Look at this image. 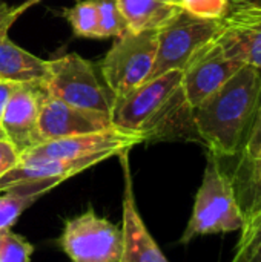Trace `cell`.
<instances>
[{
	"label": "cell",
	"mask_w": 261,
	"mask_h": 262,
	"mask_svg": "<svg viewBox=\"0 0 261 262\" xmlns=\"http://www.w3.org/2000/svg\"><path fill=\"white\" fill-rule=\"evenodd\" d=\"M132 34L160 31L180 12L178 0H115Z\"/></svg>",
	"instance_id": "cell-16"
},
{
	"label": "cell",
	"mask_w": 261,
	"mask_h": 262,
	"mask_svg": "<svg viewBox=\"0 0 261 262\" xmlns=\"http://www.w3.org/2000/svg\"><path fill=\"white\" fill-rule=\"evenodd\" d=\"M238 154V166L231 175L238 206L246 218L261 209V100Z\"/></svg>",
	"instance_id": "cell-14"
},
{
	"label": "cell",
	"mask_w": 261,
	"mask_h": 262,
	"mask_svg": "<svg viewBox=\"0 0 261 262\" xmlns=\"http://www.w3.org/2000/svg\"><path fill=\"white\" fill-rule=\"evenodd\" d=\"M145 138L138 134L123 132L115 127L94 132L74 135L66 138H58L52 141H45L20 154V163L28 161H42V160H68V158H82L94 155L98 152H126L134 146L143 143Z\"/></svg>",
	"instance_id": "cell-8"
},
{
	"label": "cell",
	"mask_w": 261,
	"mask_h": 262,
	"mask_svg": "<svg viewBox=\"0 0 261 262\" xmlns=\"http://www.w3.org/2000/svg\"><path fill=\"white\" fill-rule=\"evenodd\" d=\"M231 8L238 6H261V0H229Z\"/></svg>",
	"instance_id": "cell-27"
},
{
	"label": "cell",
	"mask_w": 261,
	"mask_h": 262,
	"mask_svg": "<svg viewBox=\"0 0 261 262\" xmlns=\"http://www.w3.org/2000/svg\"><path fill=\"white\" fill-rule=\"evenodd\" d=\"M31 5L26 2L20 6H8L5 3H0V41L5 40L8 37V31L9 28L14 25V21L18 18V15L26 11Z\"/></svg>",
	"instance_id": "cell-24"
},
{
	"label": "cell",
	"mask_w": 261,
	"mask_h": 262,
	"mask_svg": "<svg viewBox=\"0 0 261 262\" xmlns=\"http://www.w3.org/2000/svg\"><path fill=\"white\" fill-rule=\"evenodd\" d=\"M38 2H42V0H28V3L32 6V5H35V3H38Z\"/></svg>",
	"instance_id": "cell-28"
},
{
	"label": "cell",
	"mask_w": 261,
	"mask_h": 262,
	"mask_svg": "<svg viewBox=\"0 0 261 262\" xmlns=\"http://www.w3.org/2000/svg\"><path fill=\"white\" fill-rule=\"evenodd\" d=\"M22 83H15V81H9L5 78H0V120L3 117V112L6 109V104L9 103L12 94L17 91V88Z\"/></svg>",
	"instance_id": "cell-26"
},
{
	"label": "cell",
	"mask_w": 261,
	"mask_h": 262,
	"mask_svg": "<svg viewBox=\"0 0 261 262\" xmlns=\"http://www.w3.org/2000/svg\"><path fill=\"white\" fill-rule=\"evenodd\" d=\"M260 100L261 71L245 64L194 107L198 137L212 155L228 158L240 152Z\"/></svg>",
	"instance_id": "cell-1"
},
{
	"label": "cell",
	"mask_w": 261,
	"mask_h": 262,
	"mask_svg": "<svg viewBox=\"0 0 261 262\" xmlns=\"http://www.w3.org/2000/svg\"><path fill=\"white\" fill-rule=\"evenodd\" d=\"M182 11L205 20H222L231 9L229 0H178Z\"/></svg>",
	"instance_id": "cell-23"
},
{
	"label": "cell",
	"mask_w": 261,
	"mask_h": 262,
	"mask_svg": "<svg viewBox=\"0 0 261 262\" xmlns=\"http://www.w3.org/2000/svg\"><path fill=\"white\" fill-rule=\"evenodd\" d=\"M245 221L235 196L232 175L223 169L220 158L209 152L192 215L180 243L186 244L203 235L237 232L245 226Z\"/></svg>",
	"instance_id": "cell-3"
},
{
	"label": "cell",
	"mask_w": 261,
	"mask_h": 262,
	"mask_svg": "<svg viewBox=\"0 0 261 262\" xmlns=\"http://www.w3.org/2000/svg\"><path fill=\"white\" fill-rule=\"evenodd\" d=\"M120 154L108 150L98 152L94 155L82 157V158H68V160H42V161H28L18 163L14 169L5 173L0 178V192L6 187L25 183V181H40V180H52L58 184L65 180L111 158L118 157Z\"/></svg>",
	"instance_id": "cell-15"
},
{
	"label": "cell",
	"mask_w": 261,
	"mask_h": 262,
	"mask_svg": "<svg viewBox=\"0 0 261 262\" xmlns=\"http://www.w3.org/2000/svg\"><path fill=\"white\" fill-rule=\"evenodd\" d=\"M34 247L11 229L0 230V262H31Z\"/></svg>",
	"instance_id": "cell-22"
},
{
	"label": "cell",
	"mask_w": 261,
	"mask_h": 262,
	"mask_svg": "<svg viewBox=\"0 0 261 262\" xmlns=\"http://www.w3.org/2000/svg\"><path fill=\"white\" fill-rule=\"evenodd\" d=\"M0 138H5V134H3V129H2V126H0Z\"/></svg>",
	"instance_id": "cell-29"
},
{
	"label": "cell",
	"mask_w": 261,
	"mask_h": 262,
	"mask_svg": "<svg viewBox=\"0 0 261 262\" xmlns=\"http://www.w3.org/2000/svg\"><path fill=\"white\" fill-rule=\"evenodd\" d=\"M63 17L68 20L75 35L98 38V12L95 0H83L63 9Z\"/></svg>",
	"instance_id": "cell-19"
},
{
	"label": "cell",
	"mask_w": 261,
	"mask_h": 262,
	"mask_svg": "<svg viewBox=\"0 0 261 262\" xmlns=\"http://www.w3.org/2000/svg\"><path fill=\"white\" fill-rule=\"evenodd\" d=\"M37 196L26 195L18 187L11 186L2 190L0 195V230L11 229L20 215L34 203L37 201Z\"/></svg>",
	"instance_id": "cell-20"
},
{
	"label": "cell",
	"mask_w": 261,
	"mask_h": 262,
	"mask_svg": "<svg viewBox=\"0 0 261 262\" xmlns=\"http://www.w3.org/2000/svg\"><path fill=\"white\" fill-rule=\"evenodd\" d=\"M95 3L98 12V38H118L129 32L115 0H95Z\"/></svg>",
	"instance_id": "cell-21"
},
{
	"label": "cell",
	"mask_w": 261,
	"mask_h": 262,
	"mask_svg": "<svg viewBox=\"0 0 261 262\" xmlns=\"http://www.w3.org/2000/svg\"><path fill=\"white\" fill-rule=\"evenodd\" d=\"M20 163V152L6 140L0 138V178Z\"/></svg>",
	"instance_id": "cell-25"
},
{
	"label": "cell",
	"mask_w": 261,
	"mask_h": 262,
	"mask_svg": "<svg viewBox=\"0 0 261 262\" xmlns=\"http://www.w3.org/2000/svg\"><path fill=\"white\" fill-rule=\"evenodd\" d=\"M158 45V31L128 32L117 38L103 58L102 75L106 88L120 98L149 80Z\"/></svg>",
	"instance_id": "cell-5"
},
{
	"label": "cell",
	"mask_w": 261,
	"mask_h": 262,
	"mask_svg": "<svg viewBox=\"0 0 261 262\" xmlns=\"http://www.w3.org/2000/svg\"><path fill=\"white\" fill-rule=\"evenodd\" d=\"M245 64L229 57L214 38L205 45L183 69L182 88L191 107H197L218 91Z\"/></svg>",
	"instance_id": "cell-9"
},
{
	"label": "cell",
	"mask_w": 261,
	"mask_h": 262,
	"mask_svg": "<svg viewBox=\"0 0 261 262\" xmlns=\"http://www.w3.org/2000/svg\"><path fill=\"white\" fill-rule=\"evenodd\" d=\"M48 75V61L22 49L8 37L0 41V78L15 83L43 81Z\"/></svg>",
	"instance_id": "cell-17"
},
{
	"label": "cell",
	"mask_w": 261,
	"mask_h": 262,
	"mask_svg": "<svg viewBox=\"0 0 261 262\" xmlns=\"http://www.w3.org/2000/svg\"><path fill=\"white\" fill-rule=\"evenodd\" d=\"M108 129H112L111 115L108 114L71 106L51 97L48 92L42 97L37 121L38 144L74 135L103 132Z\"/></svg>",
	"instance_id": "cell-10"
},
{
	"label": "cell",
	"mask_w": 261,
	"mask_h": 262,
	"mask_svg": "<svg viewBox=\"0 0 261 262\" xmlns=\"http://www.w3.org/2000/svg\"><path fill=\"white\" fill-rule=\"evenodd\" d=\"M182 78L183 71H169L115 98L111 111L112 127L138 134L145 141L162 140L186 104Z\"/></svg>",
	"instance_id": "cell-2"
},
{
	"label": "cell",
	"mask_w": 261,
	"mask_h": 262,
	"mask_svg": "<svg viewBox=\"0 0 261 262\" xmlns=\"http://www.w3.org/2000/svg\"><path fill=\"white\" fill-rule=\"evenodd\" d=\"M129 150L118 155L123 169L122 198V258L120 262H169L162 249L148 232L134 195L132 175L129 167Z\"/></svg>",
	"instance_id": "cell-11"
},
{
	"label": "cell",
	"mask_w": 261,
	"mask_h": 262,
	"mask_svg": "<svg viewBox=\"0 0 261 262\" xmlns=\"http://www.w3.org/2000/svg\"><path fill=\"white\" fill-rule=\"evenodd\" d=\"M215 40L229 57L261 71V6L231 8Z\"/></svg>",
	"instance_id": "cell-12"
},
{
	"label": "cell",
	"mask_w": 261,
	"mask_h": 262,
	"mask_svg": "<svg viewBox=\"0 0 261 262\" xmlns=\"http://www.w3.org/2000/svg\"><path fill=\"white\" fill-rule=\"evenodd\" d=\"M60 247L71 262H120L122 229L92 207L65 223Z\"/></svg>",
	"instance_id": "cell-7"
},
{
	"label": "cell",
	"mask_w": 261,
	"mask_h": 262,
	"mask_svg": "<svg viewBox=\"0 0 261 262\" xmlns=\"http://www.w3.org/2000/svg\"><path fill=\"white\" fill-rule=\"evenodd\" d=\"M220 31V20H205L182 11L158 31L157 55L149 78L169 71H183L191 58Z\"/></svg>",
	"instance_id": "cell-6"
},
{
	"label": "cell",
	"mask_w": 261,
	"mask_h": 262,
	"mask_svg": "<svg viewBox=\"0 0 261 262\" xmlns=\"http://www.w3.org/2000/svg\"><path fill=\"white\" fill-rule=\"evenodd\" d=\"M232 262H261V209L246 216Z\"/></svg>",
	"instance_id": "cell-18"
},
{
	"label": "cell",
	"mask_w": 261,
	"mask_h": 262,
	"mask_svg": "<svg viewBox=\"0 0 261 262\" xmlns=\"http://www.w3.org/2000/svg\"><path fill=\"white\" fill-rule=\"evenodd\" d=\"M45 92L46 89L42 81L22 83L6 104L0 126L5 138L20 154L38 144L37 121Z\"/></svg>",
	"instance_id": "cell-13"
},
{
	"label": "cell",
	"mask_w": 261,
	"mask_h": 262,
	"mask_svg": "<svg viewBox=\"0 0 261 262\" xmlns=\"http://www.w3.org/2000/svg\"><path fill=\"white\" fill-rule=\"evenodd\" d=\"M42 83L51 97L63 103L111 115L115 97L98 80L94 66L78 54L49 60L48 75Z\"/></svg>",
	"instance_id": "cell-4"
}]
</instances>
